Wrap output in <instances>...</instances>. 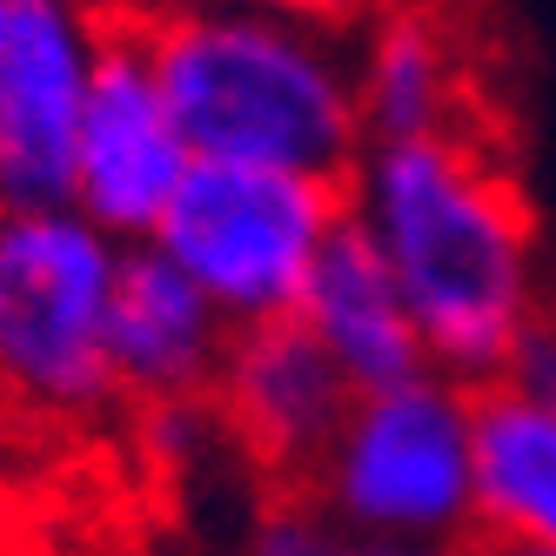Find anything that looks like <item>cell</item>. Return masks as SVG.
<instances>
[{"instance_id": "cell-16", "label": "cell", "mask_w": 556, "mask_h": 556, "mask_svg": "<svg viewBox=\"0 0 556 556\" xmlns=\"http://www.w3.org/2000/svg\"><path fill=\"white\" fill-rule=\"evenodd\" d=\"M349 556H469V543H355Z\"/></svg>"}, {"instance_id": "cell-1", "label": "cell", "mask_w": 556, "mask_h": 556, "mask_svg": "<svg viewBox=\"0 0 556 556\" xmlns=\"http://www.w3.org/2000/svg\"><path fill=\"white\" fill-rule=\"evenodd\" d=\"M342 222L403 289L435 376L490 389L543 329L536 222L476 128L369 141L342 181Z\"/></svg>"}, {"instance_id": "cell-2", "label": "cell", "mask_w": 556, "mask_h": 556, "mask_svg": "<svg viewBox=\"0 0 556 556\" xmlns=\"http://www.w3.org/2000/svg\"><path fill=\"white\" fill-rule=\"evenodd\" d=\"M135 34L194 162L349 181L369 148L342 27L249 8H141Z\"/></svg>"}, {"instance_id": "cell-8", "label": "cell", "mask_w": 556, "mask_h": 556, "mask_svg": "<svg viewBox=\"0 0 556 556\" xmlns=\"http://www.w3.org/2000/svg\"><path fill=\"white\" fill-rule=\"evenodd\" d=\"M208 403L228 429V443H242L255 463L282 476H308L349 409V382L302 336V323H268L228 342Z\"/></svg>"}, {"instance_id": "cell-18", "label": "cell", "mask_w": 556, "mask_h": 556, "mask_svg": "<svg viewBox=\"0 0 556 556\" xmlns=\"http://www.w3.org/2000/svg\"><path fill=\"white\" fill-rule=\"evenodd\" d=\"M8 14H14V0H0V27H8Z\"/></svg>"}, {"instance_id": "cell-14", "label": "cell", "mask_w": 556, "mask_h": 556, "mask_svg": "<svg viewBox=\"0 0 556 556\" xmlns=\"http://www.w3.org/2000/svg\"><path fill=\"white\" fill-rule=\"evenodd\" d=\"M355 543L329 523V509L315 503V496H282V503H268L249 536H242V556H349Z\"/></svg>"}, {"instance_id": "cell-5", "label": "cell", "mask_w": 556, "mask_h": 556, "mask_svg": "<svg viewBox=\"0 0 556 556\" xmlns=\"http://www.w3.org/2000/svg\"><path fill=\"white\" fill-rule=\"evenodd\" d=\"M336 235H342V181L194 162L162 228L148 235V249L175 262L188 289H202V302L242 336L289 323Z\"/></svg>"}, {"instance_id": "cell-19", "label": "cell", "mask_w": 556, "mask_h": 556, "mask_svg": "<svg viewBox=\"0 0 556 556\" xmlns=\"http://www.w3.org/2000/svg\"><path fill=\"white\" fill-rule=\"evenodd\" d=\"M549 336H556V315H549Z\"/></svg>"}, {"instance_id": "cell-11", "label": "cell", "mask_w": 556, "mask_h": 556, "mask_svg": "<svg viewBox=\"0 0 556 556\" xmlns=\"http://www.w3.org/2000/svg\"><path fill=\"white\" fill-rule=\"evenodd\" d=\"M363 141H422L456 135L469 108V74L456 34L422 8H376L349 41Z\"/></svg>"}, {"instance_id": "cell-12", "label": "cell", "mask_w": 556, "mask_h": 556, "mask_svg": "<svg viewBox=\"0 0 556 556\" xmlns=\"http://www.w3.org/2000/svg\"><path fill=\"white\" fill-rule=\"evenodd\" d=\"M476 530L503 549H556V395L476 389Z\"/></svg>"}, {"instance_id": "cell-4", "label": "cell", "mask_w": 556, "mask_h": 556, "mask_svg": "<svg viewBox=\"0 0 556 556\" xmlns=\"http://www.w3.org/2000/svg\"><path fill=\"white\" fill-rule=\"evenodd\" d=\"M122 255L74 208L0 215V409L81 429L114 403L108 308Z\"/></svg>"}, {"instance_id": "cell-17", "label": "cell", "mask_w": 556, "mask_h": 556, "mask_svg": "<svg viewBox=\"0 0 556 556\" xmlns=\"http://www.w3.org/2000/svg\"><path fill=\"white\" fill-rule=\"evenodd\" d=\"M503 556H556V549H503Z\"/></svg>"}, {"instance_id": "cell-6", "label": "cell", "mask_w": 556, "mask_h": 556, "mask_svg": "<svg viewBox=\"0 0 556 556\" xmlns=\"http://www.w3.org/2000/svg\"><path fill=\"white\" fill-rule=\"evenodd\" d=\"M114 14L101 0H14L0 27V215L67 208L74 135Z\"/></svg>"}, {"instance_id": "cell-13", "label": "cell", "mask_w": 556, "mask_h": 556, "mask_svg": "<svg viewBox=\"0 0 556 556\" xmlns=\"http://www.w3.org/2000/svg\"><path fill=\"white\" fill-rule=\"evenodd\" d=\"M222 416L208 395H175V403H141V450L154 469L168 476H194L208 463V450L222 443Z\"/></svg>"}, {"instance_id": "cell-7", "label": "cell", "mask_w": 556, "mask_h": 556, "mask_svg": "<svg viewBox=\"0 0 556 556\" xmlns=\"http://www.w3.org/2000/svg\"><path fill=\"white\" fill-rule=\"evenodd\" d=\"M188 168H194V154H188V141L175 128V108H168L162 81H154V67L141 54L135 14H114L81 135H74L67 208L81 222H94L108 242L141 249L162 228Z\"/></svg>"}, {"instance_id": "cell-9", "label": "cell", "mask_w": 556, "mask_h": 556, "mask_svg": "<svg viewBox=\"0 0 556 556\" xmlns=\"http://www.w3.org/2000/svg\"><path fill=\"white\" fill-rule=\"evenodd\" d=\"M235 329L188 289V275L162 262L148 242L122 255L108 308V369L114 395L128 403H175V395H208L222 376Z\"/></svg>"}, {"instance_id": "cell-15", "label": "cell", "mask_w": 556, "mask_h": 556, "mask_svg": "<svg viewBox=\"0 0 556 556\" xmlns=\"http://www.w3.org/2000/svg\"><path fill=\"white\" fill-rule=\"evenodd\" d=\"M141 8H249V14H289L315 27H342V21H369L376 0H141Z\"/></svg>"}, {"instance_id": "cell-3", "label": "cell", "mask_w": 556, "mask_h": 556, "mask_svg": "<svg viewBox=\"0 0 556 556\" xmlns=\"http://www.w3.org/2000/svg\"><path fill=\"white\" fill-rule=\"evenodd\" d=\"M308 496L349 543H469L476 536V389L409 376L349 395L308 469Z\"/></svg>"}, {"instance_id": "cell-10", "label": "cell", "mask_w": 556, "mask_h": 556, "mask_svg": "<svg viewBox=\"0 0 556 556\" xmlns=\"http://www.w3.org/2000/svg\"><path fill=\"white\" fill-rule=\"evenodd\" d=\"M289 323H302V336L336 363L349 395L409 382V376L429 369L403 289L389 282V268L376 262V249L349 222H342L336 242L323 249V262H315V275H308V289H302Z\"/></svg>"}]
</instances>
